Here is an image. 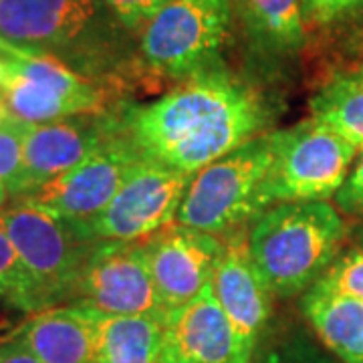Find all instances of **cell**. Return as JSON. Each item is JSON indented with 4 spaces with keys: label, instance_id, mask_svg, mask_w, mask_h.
I'll use <instances>...</instances> for the list:
<instances>
[{
    "label": "cell",
    "instance_id": "6da1fadb",
    "mask_svg": "<svg viewBox=\"0 0 363 363\" xmlns=\"http://www.w3.org/2000/svg\"><path fill=\"white\" fill-rule=\"evenodd\" d=\"M143 160L196 174L260 135L269 117L255 91L220 65L184 79L160 99L117 111Z\"/></svg>",
    "mask_w": 363,
    "mask_h": 363
},
{
    "label": "cell",
    "instance_id": "7a4b0ae2",
    "mask_svg": "<svg viewBox=\"0 0 363 363\" xmlns=\"http://www.w3.org/2000/svg\"><path fill=\"white\" fill-rule=\"evenodd\" d=\"M0 40L59 59L97 85L131 77L140 37L105 0H0Z\"/></svg>",
    "mask_w": 363,
    "mask_h": 363
},
{
    "label": "cell",
    "instance_id": "3957f363",
    "mask_svg": "<svg viewBox=\"0 0 363 363\" xmlns=\"http://www.w3.org/2000/svg\"><path fill=\"white\" fill-rule=\"evenodd\" d=\"M345 234L343 216L327 200L279 202L250 222L247 242L272 295L291 298L323 277Z\"/></svg>",
    "mask_w": 363,
    "mask_h": 363
},
{
    "label": "cell",
    "instance_id": "277c9868",
    "mask_svg": "<svg viewBox=\"0 0 363 363\" xmlns=\"http://www.w3.org/2000/svg\"><path fill=\"white\" fill-rule=\"evenodd\" d=\"M274 157V131L260 133L196 172L176 222L210 234L245 228L267 210L262 186Z\"/></svg>",
    "mask_w": 363,
    "mask_h": 363
},
{
    "label": "cell",
    "instance_id": "5b68a950",
    "mask_svg": "<svg viewBox=\"0 0 363 363\" xmlns=\"http://www.w3.org/2000/svg\"><path fill=\"white\" fill-rule=\"evenodd\" d=\"M357 154L353 143L315 117L274 131V157L262 186L264 204L335 198Z\"/></svg>",
    "mask_w": 363,
    "mask_h": 363
},
{
    "label": "cell",
    "instance_id": "8992f818",
    "mask_svg": "<svg viewBox=\"0 0 363 363\" xmlns=\"http://www.w3.org/2000/svg\"><path fill=\"white\" fill-rule=\"evenodd\" d=\"M233 14V0H172L140 33L142 63L178 79L218 67Z\"/></svg>",
    "mask_w": 363,
    "mask_h": 363
},
{
    "label": "cell",
    "instance_id": "52a82bcc",
    "mask_svg": "<svg viewBox=\"0 0 363 363\" xmlns=\"http://www.w3.org/2000/svg\"><path fill=\"white\" fill-rule=\"evenodd\" d=\"M0 224L39 286L45 307L69 305L99 240L91 238L83 224L57 218L25 202L0 212Z\"/></svg>",
    "mask_w": 363,
    "mask_h": 363
},
{
    "label": "cell",
    "instance_id": "ba28073f",
    "mask_svg": "<svg viewBox=\"0 0 363 363\" xmlns=\"http://www.w3.org/2000/svg\"><path fill=\"white\" fill-rule=\"evenodd\" d=\"M6 79L0 101L23 123H49L79 113L101 111L104 91L59 59L0 40Z\"/></svg>",
    "mask_w": 363,
    "mask_h": 363
},
{
    "label": "cell",
    "instance_id": "9c48e42d",
    "mask_svg": "<svg viewBox=\"0 0 363 363\" xmlns=\"http://www.w3.org/2000/svg\"><path fill=\"white\" fill-rule=\"evenodd\" d=\"M194 174L140 160L111 202L93 220L79 222L95 240L140 242L176 222Z\"/></svg>",
    "mask_w": 363,
    "mask_h": 363
},
{
    "label": "cell",
    "instance_id": "30bf717a",
    "mask_svg": "<svg viewBox=\"0 0 363 363\" xmlns=\"http://www.w3.org/2000/svg\"><path fill=\"white\" fill-rule=\"evenodd\" d=\"M69 305L107 315H150L162 323L168 317L145 259L143 240H99L83 267Z\"/></svg>",
    "mask_w": 363,
    "mask_h": 363
},
{
    "label": "cell",
    "instance_id": "8fae6325",
    "mask_svg": "<svg viewBox=\"0 0 363 363\" xmlns=\"http://www.w3.org/2000/svg\"><path fill=\"white\" fill-rule=\"evenodd\" d=\"M140 160L142 156L119 128L116 135L75 168L47 182L18 202L45 210L63 220L85 224L104 212Z\"/></svg>",
    "mask_w": 363,
    "mask_h": 363
},
{
    "label": "cell",
    "instance_id": "7c38bea8",
    "mask_svg": "<svg viewBox=\"0 0 363 363\" xmlns=\"http://www.w3.org/2000/svg\"><path fill=\"white\" fill-rule=\"evenodd\" d=\"M117 131V116L107 111L79 113L49 123H28L23 169L11 196L21 200L39 190L47 182L81 164Z\"/></svg>",
    "mask_w": 363,
    "mask_h": 363
},
{
    "label": "cell",
    "instance_id": "4fadbf2b",
    "mask_svg": "<svg viewBox=\"0 0 363 363\" xmlns=\"http://www.w3.org/2000/svg\"><path fill=\"white\" fill-rule=\"evenodd\" d=\"M143 248L160 298L169 313L210 285L224 242L216 234L174 222L145 238Z\"/></svg>",
    "mask_w": 363,
    "mask_h": 363
},
{
    "label": "cell",
    "instance_id": "5bb4252c",
    "mask_svg": "<svg viewBox=\"0 0 363 363\" xmlns=\"http://www.w3.org/2000/svg\"><path fill=\"white\" fill-rule=\"evenodd\" d=\"M210 285L190 303L172 309L164 323L162 363H252Z\"/></svg>",
    "mask_w": 363,
    "mask_h": 363
},
{
    "label": "cell",
    "instance_id": "9a60e30c",
    "mask_svg": "<svg viewBox=\"0 0 363 363\" xmlns=\"http://www.w3.org/2000/svg\"><path fill=\"white\" fill-rule=\"evenodd\" d=\"M210 289L252 355L272 311V291L250 257L247 228L228 233Z\"/></svg>",
    "mask_w": 363,
    "mask_h": 363
},
{
    "label": "cell",
    "instance_id": "2e32d148",
    "mask_svg": "<svg viewBox=\"0 0 363 363\" xmlns=\"http://www.w3.org/2000/svg\"><path fill=\"white\" fill-rule=\"evenodd\" d=\"M99 311L61 305L33 315L16 333L40 363H95Z\"/></svg>",
    "mask_w": 363,
    "mask_h": 363
},
{
    "label": "cell",
    "instance_id": "e0dca14e",
    "mask_svg": "<svg viewBox=\"0 0 363 363\" xmlns=\"http://www.w3.org/2000/svg\"><path fill=\"white\" fill-rule=\"evenodd\" d=\"M298 309L313 333L341 363H363V301L315 283Z\"/></svg>",
    "mask_w": 363,
    "mask_h": 363
},
{
    "label": "cell",
    "instance_id": "ac0fdd59",
    "mask_svg": "<svg viewBox=\"0 0 363 363\" xmlns=\"http://www.w3.org/2000/svg\"><path fill=\"white\" fill-rule=\"evenodd\" d=\"M164 323L150 315H97L95 363H162Z\"/></svg>",
    "mask_w": 363,
    "mask_h": 363
},
{
    "label": "cell",
    "instance_id": "d6986e66",
    "mask_svg": "<svg viewBox=\"0 0 363 363\" xmlns=\"http://www.w3.org/2000/svg\"><path fill=\"white\" fill-rule=\"evenodd\" d=\"M248 35L269 52H295L305 40V0H233Z\"/></svg>",
    "mask_w": 363,
    "mask_h": 363
},
{
    "label": "cell",
    "instance_id": "ffe728a7",
    "mask_svg": "<svg viewBox=\"0 0 363 363\" xmlns=\"http://www.w3.org/2000/svg\"><path fill=\"white\" fill-rule=\"evenodd\" d=\"M309 105L311 117L363 152V67L329 79Z\"/></svg>",
    "mask_w": 363,
    "mask_h": 363
},
{
    "label": "cell",
    "instance_id": "44dd1931",
    "mask_svg": "<svg viewBox=\"0 0 363 363\" xmlns=\"http://www.w3.org/2000/svg\"><path fill=\"white\" fill-rule=\"evenodd\" d=\"M0 297L11 307L37 315L47 311L39 286L28 274L16 248L0 224Z\"/></svg>",
    "mask_w": 363,
    "mask_h": 363
},
{
    "label": "cell",
    "instance_id": "7402d4cb",
    "mask_svg": "<svg viewBox=\"0 0 363 363\" xmlns=\"http://www.w3.org/2000/svg\"><path fill=\"white\" fill-rule=\"evenodd\" d=\"M317 283L363 301V247L353 245L339 252Z\"/></svg>",
    "mask_w": 363,
    "mask_h": 363
},
{
    "label": "cell",
    "instance_id": "603a6c76",
    "mask_svg": "<svg viewBox=\"0 0 363 363\" xmlns=\"http://www.w3.org/2000/svg\"><path fill=\"white\" fill-rule=\"evenodd\" d=\"M257 363H341L335 355L325 353L305 333H291L262 351Z\"/></svg>",
    "mask_w": 363,
    "mask_h": 363
},
{
    "label": "cell",
    "instance_id": "cb8c5ba5",
    "mask_svg": "<svg viewBox=\"0 0 363 363\" xmlns=\"http://www.w3.org/2000/svg\"><path fill=\"white\" fill-rule=\"evenodd\" d=\"M26 125L13 117L0 125V182L6 184L9 192L16 186L23 169Z\"/></svg>",
    "mask_w": 363,
    "mask_h": 363
},
{
    "label": "cell",
    "instance_id": "d4e9b609",
    "mask_svg": "<svg viewBox=\"0 0 363 363\" xmlns=\"http://www.w3.org/2000/svg\"><path fill=\"white\" fill-rule=\"evenodd\" d=\"M119 21L140 37L143 26L147 25L172 0H105Z\"/></svg>",
    "mask_w": 363,
    "mask_h": 363
},
{
    "label": "cell",
    "instance_id": "484cf974",
    "mask_svg": "<svg viewBox=\"0 0 363 363\" xmlns=\"http://www.w3.org/2000/svg\"><path fill=\"white\" fill-rule=\"evenodd\" d=\"M335 206L350 216H363V152L355 160L345 184L335 194Z\"/></svg>",
    "mask_w": 363,
    "mask_h": 363
},
{
    "label": "cell",
    "instance_id": "4316f807",
    "mask_svg": "<svg viewBox=\"0 0 363 363\" xmlns=\"http://www.w3.org/2000/svg\"><path fill=\"white\" fill-rule=\"evenodd\" d=\"M305 9L321 23H331L363 9V0H305Z\"/></svg>",
    "mask_w": 363,
    "mask_h": 363
},
{
    "label": "cell",
    "instance_id": "83f0119b",
    "mask_svg": "<svg viewBox=\"0 0 363 363\" xmlns=\"http://www.w3.org/2000/svg\"><path fill=\"white\" fill-rule=\"evenodd\" d=\"M0 363H40L18 337L0 341Z\"/></svg>",
    "mask_w": 363,
    "mask_h": 363
},
{
    "label": "cell",
    "instance_id": "f1b7e54d",
    "mask_svg": "<svg viewBox=\"0 0 363 363\" xmlns=\"http://www.w3.org/2000/svg\"><path fill=\"white\" fill-rule=\"evenodd\" d=\"M4 79H6V65H4V59L0 55V95H2V89H4Z\"/></svg>",
    "mask_w": 363,
    "mask_h": 363
},
{
    "label": "cell",
    "instance_id": "f546056e",
    "mask_svg": "<svg viewBox=\"0 0 363 363\" xmlns=\"http://www.w3.org/2000/svg\"><path fill=\"white\" fill-rule=\"evenodd\" d=\"M9 188H6V184L4 182H0V208L4 206V202H6V198H9Z\"/></svg>",
    "mask_w": 363,
    "mask_h": 363
},
{
    "label": "cell",
    "instance_id": "4dcf8cb0",
    "mask_svg": "<svg viewBox=\"0 0 363 363\" xmlns=\"http://www.w3.org/2000/svg\"><path fill=\"white\" fill-rule=\"evenodd\" d=\"M9 111H6V109H4V105L0 104V125H2V123H4V121H6V119H9Z\"/></svg>",
    "mask_w": 363,
    "mask_h": 363
},
{
    "label": "cell",
    "instance_id": "1f68e13d",
    "mask_svg": "<svg viewBox=\"0 0 363 363\" xmlns=\"http://www.w3.org/2000/svg\"><path fill=\"white\" fill-rule=\"evenodd\" d=\"M355 245L363 247V220H362V226L357 228V242H355Z\"/></svg>",
    "mask_w": 363,
    "mask_h": 363
}]
</instances>
